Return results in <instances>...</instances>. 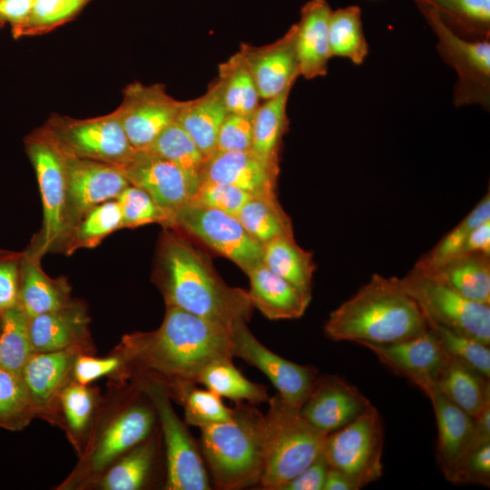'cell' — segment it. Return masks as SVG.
Wrapping results in <instances>:
<instances>
[{
    "label": "cell",
    "instance_id": "60d3db41",
    "mask_svg": "<svg viewBox=\"0 0 490 490\" xmlns=\"http://www.w3.org/2000/svg\"><path fill=\"white\" fill-rule=\"evenodd\" d=\"M487 220H490L489 192L436 245L424 254L415 266L422 269H432L458 256L471 231Z\"/></svg>",
    "mask_w": 490,
    "mask_h": 490
},
{
    "label": "cell",
    "instance_id": "91938a15",
    "mask_svg": "<svg viewBox=\"0 0 490 490\" xmlns=\"http://www.w3.org/2000/svg\"><path fill=\"white\" fill-rule=\"evenodd\" d=\"M1 311H2V310H0V330H1V320H2Z\"/></svg>",
    "mask_w": 490,
    "mask_h": 490
},
{
    "label": "cell",
    "instance_id": "c3c4849f",
    "mask_svg": "<svg viewBox=\"0 0 490 490\" xmlns=\"http://www.w3.org/2000/svg\"><path fill=\"white\" fill-rule=\"evenodd\" d=\"M119 203L122 228L161 223L169 227V218L143 190L130 184L116 198Z\"/></svg>",
    "mask_w": 490,
    "mask_h": 490
},
{
    "label": "cell",
    "instance_id": "4316f807",
    "mask_svg": "<svg viewBox=\"0 0 490 490\" xmlns=\"http://www.w3.org/2000/svg\"><path fill=\"white\" fill-rule=\"evenodd\" d=\"M153 421V413L143 406H134L122 413L104 432L95 448L93 468H103L118 456L145 440Z\"/></svg>",
    "mask_w": 490,
    "mask_h": 490
},
{
    "label": "cell",
    "instance_id": "484cf974",
    "mask_svg": "<svg viewBox=\"0 0 490 490\" xmlns=\"http://www.w3.org/2000/svg\"><path fill=\"white\" fill-rule=\"evenodd\" d=\"M416 268L442 281L463 297L490 305V255L463 254L432 269Z\"/></svg>",
    "mask_w": 490,
    "mask_h": 490
},
{
    "label": "cell",
    "instance_id": "5b68a950",
    "mask_svg": "<svg viewBox=\"0 0 490 490\" xmlns=\"http://www.w3.org/2000/svg\"><path fill=\"white\" fill-rule=\"evenodd\" d=\"M268 402L264 468L260 483L265 489L279 490L322 453L327 434L278 394Z\"/></svg>",
    "mask_w": 490,
    "mask_h": 490
},
{
    "label": "cell",
    "instance_id": "bcb514c9",
    "mask_svg": "<svg viewBox=\"0 0 490 490\" xmlns=\"http://www.w3.org/2000/svg\"><path fill=\"white\" fill-rule=\"evenodd\" d=\"M122 228L119 203L111 200L91 209L78 222L74 231L75 247H93L101 240Z\"/></svg>",
    "mask_w": 490,
    "mask_h": 490
},
{
    "label": "cell",
    "instance_id": "2e32d148",
    "mask_svg": "<svg viewBox=\"0 0 490 490\" xmlns=\"http://www.w3.org/2000/svg\"><path fill=\"white\" fill-rule=\"evenodd\" d=\"M117 167L130 184L147 192L165 212L170 228L174 213L191 202L201 183L172 162L142 152L130 163Z\"/></svg>",
    "mask_w": 490,
    "mask_h": 490
},
{
    "label": "cell",
    "instance_id": "74e56055",
    "mask_svg": "<svg viewBox=\"0 0 490 490\" xmlns=\"http://www.w3.org/2000/svg\"><path fill=\"white\" fill-rule=\"evenodd\" d=\"M328 42L332 56L361 64L368 54L361 18V10L350 5L332 11L328 23Z\"/></svg>",
    "mask_w": 490,
    "mask_h": 490
},
{
    "label": "cell",
    "instance_id": "8d00e7d4",
    "mask_svg": "<svg viewBox=\"0 0 490 490\" xmlns=\"http://www.w3.org/2000/svg\"><path fill=\"white\" fill-rule=\"evenodd\" d=\"M231 360L221 359L211 363L200 374L197 383L220 397L236 402L247 401L254 405L269 401L267 387L247 379Z\"/></svg>",
    "mask_w": 490,
    "mask_h": 490
},
{
    "label": "cell",
    "instance_id": "e0dca14e",
    "mask_svg": "<svg viewBox=\"0 0 490 490\" xmlns=\"http://www.w3.org/2000/svg\"><path fill=\"white\" fill-rule=\"evenodd\" d=\"M377 358L394 373L420 389L435 383L448 356L436 336L427 328L424 333L394 343L362 342Z\"/></svg>",
    "mask_w": 490,
    "mask_h": 490
},
{
    "label": "cell",
    "instance_id": "e575fe53",
    "mask_svg": "<svg viewBox=\"0 0 490 490\" xmlns=\"http://www.w3.org/2000/svg\"><path fill=\"white\" fill-rule=\"evenodd\" d=\"M435 8L456 34L469 40H489L490 0H420Z\"/></svg>",
    "mask_w": 490,
    "mask_h": 490
},
{
    "label": "cell",
    "instance_id": "4dcf8cb0",
    "mask_svg": "<svg viewBox=\"0 0 490 490\" xmlns=\"http://www.w3.org/2000/svg\"><path fill=\"white\" fill-rule=\"evenodd\" d=\"M62 283L47 277L39 267L37 256L26 255L20 263L18 304L30 318L67 305Z\"/></svg>",
    "mask_w": 490,
    "mask_h": 490
},
{
    "label": "cell",
    "instance_id": "7a4b0ae2",
    "mask_svg": "<svg viewBox=\"0 0 490 490\" xmlns=\"http://www.w3.org/2000/svg\"><path fill=\"white\" fill-rule=\"evenodd\" d=\"M231 329L173 306L161 327L130 340L132 355L176 386L197 383L213 362L234 358Z\"/></svg>",
    "mask_w": 490,
    "mask_h": 490
},
{
    "label": "cell",
    "instance_id": "52a82bcc",
    "mask_svg": "<svg viewBox=\"0 0 490 490\" xmlns=\"http://www.w3.org/2000/svg\"><path fill=\"white\" fill-rule=\"evenodd\" d=\"M24 144L43 202V229L37 250L34 253L38 257L64 240L70 232L65 154L48 126L28 135Z\"/></svg>",
    "mask_w": 490,
    "mask_h": 490
},
{
    "label": "cell",
    "instance_id": "836d02e7",
    "mask_svg": "<svg viewBox=\"0 0 490 490\" xmlns=\"http://www.w3.org/2000/svg\"><path fill=\"white\" fill-rule=\"evenodd\" d=\"M473 436L446 478L456 485H480L490 486V414L481 413L475 418Z\"/></svg>",
    "mask_w": 490,
    "mask_h": 490
},
{
    "label": "cell",
    "instance_id": "ffe728a7",
    "mask_svg": "<svg viewBox=\"0 0 490 490\" xmlns=\"http://www.w3.org/2000/svg\"><path fill=\"white\" fill-rule=\"evenodd\" d=\"M278 174L251 151L215 152L205 161L201 181L231 185L251 196H272Z\"/></svg>",
    "mask_w": 490,
    "mask_h": 490
},
{
    "label": "cell",
    "instance_id": "8fae6325",
    "mask_svg": "<svg viewBox=\"0 0 490 490\" xmlns=\"http://www.w3.org/2000/svg\"><path fill=\"white\" fill-rule=\"evenodd\" d=\"M47 126L62 149L76 157L123 166L140 153L131 144L115 110L88 119L54 115Z\"/></svg>",
    "mask_w": 490,
    "mask_h": 490
},
{
    "label": "cell",
    "instance_id": "d590c367",
    "mask_svg": "<svg viewBox=\"0 0 490 490\" xmlns=\"http://www.w3.org/2000/svg\"><path fill=\"white\" fill-rule=\"evenodd\" d=\"M225 106L230 113L253 114L260 105V94L246 62L239 51L219 66V77Z\"/></svg>",
    "mask_w": 490,
    "mask_h": 490
},
{
    "label": "cell",
    "instance_id": "db71d44e",
    "mask_svg": "<svg viewBox=\"0 0 490 490\" xmlns=\"http://www.w3.org/2000/svg\"><path fill=\"white\" fill-rule=\"evenodd\" d=\"M329 466L321 453L311 464L279 490H323Z\"/></svg>",
    "mask_w": 490,
    "mask_h": 490
},
{
    "label": "cell",
    "instance_id": "44dd1931",
    "mask_svg": "<svg viewBox=\"0 0 490 490\" xmlns=\"http://www.w3.org/2000/svg\"><path fill=\"white\" fill-rule=\"evenodd\" d=\"M332 10L326 0H309L296 24L295 45L299 74L306 79L325 76L331 58L328 23Z\"/></svg>",
    "mask_w": 490,
    "mask_h": 490
},
{
    "label": "cell",
    "instance_id": "83f0119b",
    "mask_svg": "<svg viewBox=\"0 0 490 490\" xmlns=\"http://www.w3.org/2000/svg\"><path fill=\"white\" fill-rule=\"evenodd\" d=\"M87 318L82 309L66 305L30 318L29 335L34 352L67 349L85 332Z\"/></svg>",
    "mask_w": 490,
    "mask_h": 490
},
{
    "label": "cell",
    "instance_id": "603a6c76",
    "mask_svg": "<svg viewBox=\"0 0 490 490\" xmlns=\"http://www.w3.org/2000/svg\"><path fill=\"white\" fill-rule=\"evenodd\" d=\"M248 294L254 309L270 320L302 317L311 299L280 278L262 262L251 269Z\"/></svg>",
    "mask_w": 490,
    "mask_h": 490
},
{
    "label": "cell",
    "instance_id": "816d5d0a",
    "mask_svg": "<svg viewBox=\"0 0 490 490\" xmlns=\"http://www.w3.org/2000/svg\"><path fill=\"white\" fill-rule=\"evenodd\" d=\"M62 404L71 428L83 430L93 410V398L89 390L80 384L70 386L63 392Z\"/></svg>",
    "mask_w": 490,
    "mask_h": 490
},
{
    "label": "cell",
    "instance_id": "ac0fdd59",
    "mask_svg": "<svg viewBox=\"0 0 490 490\" xmlns=\"http://www.w3.org/2000/svg\"><path fill=\"white\" fill-rule=\"evenodd\" d=\"M371 405L355 386L342 377L323 375L316 379L300 414L328 435L355 420Z\"/></svg>",
    "mask_w": 490,
    "mask_h": 490
},
{
    "label": "cell",
    "instance_id": "1f68e13d",
    "mask_svg": "<svg viewBox=\"0 0 490 490\" xmlns=\"http://www.w3.org/2000/svg\"><path fill=\"white\" fill-rule=\"evenodd\" d=\"M73 364L68 349L33 353L21 371L33 403L50 401L65 378Z\"/></svg>",
    "mask_w": 490,
    "mask_h": 490
},
{
    "label": "cell",
    "instance_id": "8992f818",
    "mask_svg": "<svg viewBox=\"0 0 490 490\" xmlns=\"http://www.w3.org/2000/svg\"><path fill=\"white\" fill-rule=\"evenodd\" d=\"M395 284L418 306L427 323L490 344V305L472 301L426 271L413 267Z\"/></svg>",
    "mask_w": 490,
    "mask_h": 490
},
{
    "label": "cell",
    "instance_id": "d6986e66",
    "mask_svg": "<svg viewBox=\"0 0 490 490\" xmlns=\"http://www.w3.org/2000/svg\"><path fill=\"white\" fill-rule=\"evenodd\" d=\"M293 24L275 42L254 46L242 44L240 49L255 81L260 99L267 100L291 89L300 76Z\"/></svg>",
    "mask_w": 490,
    "mask_h": 490
},
{
    "label": "cell",
    "instance_id": "680465c9",
    "mask_svg": "<svg viewBox=\"0 0 490 490\" xmlns=\"http://www.w3.org/2000/svg\"><path fill=\"white\" fill-rule=\"evenodd\" d=\"M358 485L343 472L330 467L328 470L323 490H358Z\"/></svg>",
    "mask_w": 490,
    "mask_h": 490
},
{
    "label": "cell",
    "instance_id": "9a60e30c",
    "mask_svg": "<svg viewBox=\"0 0 490 490\" xmlns=\"http://www.w3.org/2000/svg\"><path fill=\"white\" fill-rule=\"evenodd\" d=\"M64 154L67 220L72 231L91 209L116 200L130 183L117 166L76 157L65 152Z\"/></svg>",
    "mask_w": 490,
    "mask_h": 490
},
{
    "label": "cell",
    "instance_id": "f35d334b",
    "mask_svg": "<svg viewBox=\"0 0 490 490\" xmlns=\"http://www.w3.org/2000/svg\"><path fill=\"white\" fill-rule=\"evenodd\" d=\"M0 368L21 374L33 355L26 316L19 304L1 311Z\"/></svg>",
    "mask_w": 490,
    "mask_h": 490
},
{
    "label": "cell",
    "instance_id": "681fc988",
    "mask_svg": "<svg viewBox=\"0 0 490 490\" xmlns=\"http://www.w3.org/2000/svg\"><path fill=\"white\" fill-rule=\"evenodd\" d=\"M250 197L251 195L237 187L201 181L191 202L236 217Z\"/></svg>",
    "mask_w": 490,
    "mask_h": 490
},
{
    "label": "cell",
    "instance_id": "4fadbf2b",
    "mask_svg": "<svg viewBox=\"0 0 490 490\" xmlns=\"http://www.w3.org/2000/svg\"><path fill=\"white\" fill-rule=\"evenodd\" d=\"M183 103L171 96L163 84L135 82L123 90L122 101L115 111L132 147L144 152L177 122Z\"/></svg>",
    "mask_w": 490,
    "mask_h": 490
},
{
    "label": "cell",
    "instance_id": "9c48e42d",
    "mask_svg": "<svg viewBox=\"0 0 490 490\" xmlns=\"http://www.w3.org/2000/svg\"><path fill=\"white\" fill-rule=\"evenodd\" d=\"M384 424L371 405L355 420L328 434L322 453L330 467L351 478L360 488L382 475Z\"/></svg>",
    "mask_w": 490,
    "mask_h": 490
},
{
    "label": "cell",
    "instance_id": "7402d4cb",
    "mask_svg": "<svg viewBox=\"0 0 490 490\" xmlns=\"http://www.w3.org/2000/svg\"><path fill=\"white\" fill-rule=\"evenodd\" d=\"M432 403L437 426L436 460L446 478L465 450L475 430V417L467 414L435 385L421 388Z\"/></svg>",
    "mask_w": 490,
    "mask_h": 490
},
{
    "label": "cell",
    "instance_id": "f6af8a7d",
    "mask_svg": "<svg viewBox=\"0 0 490 490\" xmlns=\"http://www.w3.org/2000/svg\"><path fill=\"white\" fill-rule=\"evenodd\" d=\"M427 328L436 336L447 356L459 359L490 377V349L473 338L433 323Z\"/></svg>",
    "mask_w": 490,
    "mask_h": 490
},
{
    "label": "cell",
    "instance_id": "b9f144b4",
    "mask_svg": "<svg viewBox=\"0 0 490 490\" xmlns=\"http://www.w3.org/2000/svg\"><path fill=\"white\" fill-rule=\"evenodd\" d=\"M179 399L184 407L185 421L201 428L231 419L233 408L224 405L221 397L209 389H201L194 384L176 386Z\"/></svg>",
    "mask_w": 490,
    "mask_h": 490
},
{
    "label": "cell",
    "instance_id": "6f0895ef",
    "mask_svg": "<svg viewBox=\"0 0 490 490\" xmlns=\"http://www.w3.org/2000/svg\"><path fill=\"white\" fill-rule=\"evenodd\" d=\"M470 253L490 255V220L482 222L471 231L459 255Z\"/></svg>",
    "mask_w": 490,
    "mask_h": 490
},
{
    "label": "cell",
    "instance_id": "9f6ffc18",
    "mask_svg": "<svg viewBox=\"0 0 490 490\" xmlns=\"http://www.w3.org/2000/svg\"><path fill=\"white\" fill-rule=\"evenodd\" d=\"M34 0H0V26L9 23L12 30L22 25L28 18Z\"/></svg>",
    "mask_w": 490,
    "mask_h": 490
},
{
    "label": "cell",
    "instance_id": "5bb4252c",
    "mask_svg": "<svg viewBox=\"0 0 490 490\" xmlns=\"http://www.w3.org/2000/svg\"><path fill=\"white\" fill-rule=\"evenodd\" d=\"M240 323L231 329L234 357L260 369L288 405L300 409L318 378V369L287 360L263 346Z\"/></svg>",
    "mask_w": 490,
    "mask_h": 490
},
{
    "label": "cell",
    "instance_id": "11a10c76",
    "mask_svg": "<svg viewBox=\"0 0 490 490\" xmlns=\"http://www.w3.org/2000/svg\"><path fill=\"white\" fill-rule=\"evenodd\" d=\"M120 365L118 358H94L80 357L75 360L74 373L78 384L85 386L114 371Z\"/></svg>",
    "mask_w": 490,
    "mask_h": 490
},
{
    "label": "cell",
    "instance_id": "30bf717a",
    "mask_svg": "<svg viewBox=\"0 0 490 490\" xmlns=\"http://www.w3.org/2000/svg\"><path fill=\"white\" fill-rule=\"evenodd\" d=\"M171 228L182 230L246 274L262 262V245L226 212L190 202L174 213Z\"/></svg>",
    "mask_w": 490,
    "mask_h": 490
},
{
    "label": "cell",
    "instance_id": "ab89813d",
    "mask_svg": "<svg viewBox=\"0 0 490 490\" xmlns=\"http://www.w3.org/2000/svg\"><path fill=\"white\" fill-rule=\"evenodd\" d=\"M142 152L172 162L191 179L201 182L206 158L177 122L166 128Z\"/></svg>",
    "mask_w": 490,
    "mask_h": 490
},
{
    "label": "cell",
    "instance_id": "94428289",
    "mask_svg": "<svg viewBox=\"0 0 490 490\" xmlns=\"http://www.w3.org/2000/svg\"><path fill=\"white\" fill-rule=\"evenodd\" d=\"M0 28H1V26H0Z\"/></svg>",
    "mask_w": 490,
    "mask_h": 490
},
{
    "label": "cell",
    "instance_id": "d6a6232c",
    "mask_svg": "<svg viewBox=\"0 0 490 490\" xmlns=\"http://www.w3.org/2000/svg\"><path fill=\"white\" fill-rule=\"evenodd\" d=\"M236 217L261 245L281 236H294L291 220L276 195L251 196Z\"/></svg>",
    "mask_w": 490,
    "mask_h": 490
},
{
    "label": "cell",
    "instance_id": "7bdbcfd3",
    "mask_svg": "<svg viewBox=\"0 0 490 490\" xmlns=\"http://www.w3.org/2000/svg\"><path fill=\"white\" fill-rule=\"evenodd\" d=\"M91 0H34L27 20L13 29L15 38L45 32L74 18Z\"/></svg>",
    "mask_w": 490,
    "mask_h": 490
},
{
    "label": "cell",
    "instance_id": "cb8c5ba5",
    "mask_svg": "<svg viewBox=\"0 0 490 490\" xmlns=\"http://www.w3.org/2000/svg\"><path fill=\"white\" fill-rule=\"evenodd\" d=\"M228 113L217 79L204 94L184 101L177 122L207 159L216 151L219 131Z\"/></svg>",
    "mask_w": 490,
    "mask_h": 490
},
{
    "label": "cell",
    "instance_id": "f5cc1de1",
    "mask_svg": "<svg viewBox=\"0 0 490 490\" xmlns=\"http://www.w3.org/2000/svg\"><path fill=\"white\" fill-rule=\"evenodd\" d=\"M19 277V259L0 251V310L18 304Z\"/></svg>",
    "mask_w": 490,
    "mask_h": 490
},
{
    "label": "cell",
    "instance_id": "7c38bea8",
    "mask_svg": "<svg viewBox=\"0 0 490 490\" xmlns=\"http://www.w3.org/2000/svg\"><path fill=\"white\" fill-rule=\"evenodd\" d=\"M146 391L158 413L167 458L166 488L170 490L211 489L200 452L175 414L168 391L159 383L147 384Z\"/></svg>",
    "mask_w": 490,
    "mask_h": 490
},
{
    "label": "cell",
    "instance_id": "7dc6e473",
    "mask_svg": "<svg viewBox=\"0 0 490 490\" xmlns=\"http://www.w3.org/2000/svg\"><path fill=\"white\" fill-rule=\"evenodd\" d=\"M32 403L21 374L0 368V427H18Z\"/></svg>",
    "mask_w": 490,
    "mask_h": 490
},
{
    "label": "cell",
    "instance_id": "d4e9b609",
    "mask_svg": "<svg viewBox=\"0 0 490 490\" xmlns=\"http://www.w3.org/2000/svg\"><path fill=\"white\" fill-rule=\"evenodd\" d=\"M435 385L452 402L475 418L490 406L489 377L459 359L448 356Z\"/></svg>",
    "mask_w": 490,
    "mask_h": 490
},
{
    "label": "cell",
    "instance_id": "6da1fadb",
    "mask_svg": "<svg viewBox=\"0 0 490 490\" xmlns=\"http://www.w3.org/2000/svg\"><path fill=\"white\" fill-rule=\"evenodd\" d=\"M160 262L167 306L229 328L250 318L254 308L248 291L227 285L207 255L185 238L167 232Z\"/></svg>",
    "mask_w": 490,
    "mask_h": 490
},
{
    "label": "cell",
    "instance_id": "f907efd6",
    "mask_svg": "<svg viewBox=\"0 0 490 490\" xmlns=\"http://www.w3.org/2000/svg\"><path fill=\"white\" fill-rule=\"evenodd\" d=\"M253 114L228 113L222 122L215 152L250 151Z\"/></svg>",
    "mask_w": 490,
    "mask_h": 490
},
{
    "label": "cell",
    "instance_id": "f546056e",
    "mask_svg": "<svg viewBox=\"0 0 490 490\" xmlns=\"http://www.w3.org/2000/svg\"><path fill=\"white\" fill-rule=\"evenodd\" d=\"M291 89L264 100L253 113L250 151L265 165L279 172V152L288 129L287 103Z\"/></svg>",
    "mask_w": 490,
    "mask_h": 490
},
{
    "label": "cell",
    "instance_id": "ee69618b",
    "mask_svg": "<svg viewBox=\"0 0 490 490\" xmlns=\"http://www.w3.org/2000/svg\"><path fill=\"white\" fill-rule=\"evenodd\" d=\"M153 454L151 443L137 446L108 471L102 486L107 490L139 489L149 475Z\"/></svg>",
    "mask_w": 490,
    "mask_h": 490
},
{
    "label": "cell",
    "instance_id": "277c9868",
    "mask_svg": "<svg viewBox=\"0 0 490 490\" xmlns=\"http://www.w3.org/2000/svg\"><path fill=\"white\" fill-rule=\"evenodd\" d=\"M201 429V447L215 485L225 490L260 483L265 459V419L251 404L238 402L231 419Z\"/></svg>",
    "mask_w": 490,
    "mask_h": 490
},
{
    "label": "cell",
    "instance_id": "3957f363",
    "mask_svg": "<svg viewBox=\"0 0 490 490\" xmlns=\"http://www.w3.org/2000/svg\"><path fill=\"white\" fill-rule=\"evenodd\" d=\"M427 330L416 302L391 278L374 274L358 290L330 312L324 326L334 341L394 343Z\"/></svg>",
    "mask_w": 490,
    "mask_h": 490
},
{
    "label": "cell",
    "instance_id": "f1b7e54d",
    "mask_svg": "<svg viewBox=\"0 0 490 490\" xmlns=\"http://www.w3.org/2000/svg\"><path fill=\"white\" fill-rule=\"evenodd\" d=\"M261 260L269 270L311 299L316 270L313 254L302 249L294 236H281L263 244Z\"/></svg>",
    "mask_w": 490,
    "mask_h": 490
},
{
    "label": "cell",
    "instance_id": "ba28073f",
    "mask_svg": "<svg viewBox=\"0 0 490 490\" xmlns=\"http://www.w3.org/2000/svg\"><path fill=\"white\" fill-rule=\"evenodd\" d=\"M437 37L436 49L457 74L454 89L456 106L479 104L488 108L490 101V42L469 40L452 30L437 11L414 0Z\"/></svg>",
    "mask_w": 490,
    "mask_h": 490
}]
</instances>
